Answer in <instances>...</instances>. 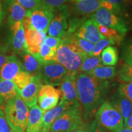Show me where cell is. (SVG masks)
I'll return each mask as SVG.
<instances>
[{
    "instance_id": "cell-1",
    "label": "cell",
    "mask_w": 132,
    "mask_h": 132,
    "mask_svg": "<svg viewBox=\"0 0 132 132\" xmlns=\"http://www.w3.org/2000/svg\"><path fill=\"white\" fill-rule=\"evenodd\" d=\"M78 101L84 121H89L108 95L110 82L100 80L85 73H78L76 79Z\"/></svg>"
},
{
    "instance_id": "cell-2",
    "label": "cell",
    "mask_w": 132,
    "mask_h": 132,
    "mask_svg": "<svg viewBox=\"0 0 132 132\" xmlns=\"http://www.w3.org/2000/svg\"><path fill=\"white\" fill-rule=\"evenodd\" d=\"M88 55L70 38L64 37L56 52L54 61L63 65L68 73H79L82 61Z\"/></svg>"
},
{
    "instance_id": "cell-3",
    "label": "cell",
    "mask_w": 132,
    "mask_h": 132,
    "mask_svg": "<svg viewBox=\"0 0 132 132\" xmlns=\"http://www.w3.org/2000/svg\"><path fill=\"white\" fill-rule=\"evenodd\" d=\"M4 112L6 119L11 129L24 132L28 119L29 109L21 98L20 93L6 103Z\"/></svg>"
},
{
    "instance_id": "cell-4",
    "label": "cell",
    "mask_w": 132,
    "mask_h": 132,
    "mask_svg": "<svg viewBox=\"0 0 132 132\" xmlns=\"http://www.w3.org/2000/svg\"><path fill=\"white\" fill-rule=\"evenodd\" d=\"M95 120L98 125L111 132H117L124 127L122 116L109 101H105L95 112Z\"/></svg>"
},
{
    "instance_id": "cell-5",
    "label": "cell",
    "mask_w": 132,
    "mask_h": 132,
    "mask_svg": "<svg viewBox=\"0 0 132 132\" xmlns=\"http://www.w3.org/2000/svg\"><path fill=\"white\" fill-rule=\"evenodd\" d=\"M85 123L81 106L66 111L51 127L50 132H72Z\"/></svg>"
},
{
    "instance_id": "cell-6",
    "label": "cell",
    "mask_w": 132,
    "mask_h": 132,
    "mask_svg": "<svg viewBox=\"0 0 132 132\" xmlns=\"http://www.w3.org/2000/svg\"><path fill=\"white\" fill-rule=\"evenodd\" d=\"M91 18L98 24L118 31L125 36L128 32V27L122 18L105 8H100L91 15Z\"/></svg>"
},
{
    "instance_id": "cell-7",
    "label": "cell",
    "mask_w": 132,
    "mask_h": 132,
    "mask_svg": "<svg viewBox=\"0 0 132 132\" xmlns=\"http://www.w3.org/2000/svg\"><path fill=\"white\" fill-rule=\"evenodd\" d=\"M67 73V69L54 60L43 64L40 72L42 81L53 86L60 85Z\"/></svg>"
},
{
    "instance_id": "cell-8",
    "label": "cell",
    "mask_w": 132,
    "mask_h": 132,
    "mask_svg": "<svg viewBox=\"0 0 132 132\" xmlns=\"http://www.w3.org/2000/svg\"><path fill=\"white\" fill-rule=\"evenodd\" d=\"M56 11L40 4L36 9L31 11L29 15L30 26L40 32H47L49 25L55 15Z\"/></svg>"
},
{
    "instance_id": "cell-9",
    "label": "cell",
    "mask_w": 132,
    "mask_h": 132,
    "mask_svg": "<svg viewBox=\"0 0 132 132\" xmlns=\"http://www.w3.org/2000/svg\"><path fill=\"white\" fill-rule=\"evenodd\" d=\"M69 17L70 11L66 4L57 10L48 29L49 36L60 39L65 37L68 29Z\"/></svg>"
},
{
    "instance_id": "cell-10",
    "label": "cell",
    "mask_w": 132,
    "mask_h": 132,
    "mask_svg": "<svg viewBox=\"0 0 132 132\" xmlns=\"http://www.w3.org/2000/svg\"><path fill=\"white\" fill-rule=\"evenodd\" d=\"M60 97L59 89L49 85H42L37 97L38 106L44 112L52 110L57 105Z\"/></svg>"
},
{
    "instance_id": "cell-11",
    "label": "cell",
    "mask_w": 132,
    "mask_h": 132,
    "mask_svg": "<svg viewBox=\"0 0 132 132\" xmlns=\"http://www.w3.org/2000/svg\"><path fill=\"white\" fill-rule=\"evenodd\" d=\"M80 106L79 102H70L61 100L54 108L45 111L43 116V127L42 132H50L51 127L54 122L64 113L74 107Z\"/></svg>"
},
{
    "instance_id": "cell-12",
    "label": "cell",
    "mask_w": 132,
    "mask_h": 132,
    "mask_svg": "<svg viewBox=\"0 0 132 132\" xmlns=\"http://www.w3.org/2000/svg\"><path fill=\"white\" fill-rule=\"evenodd\" d=\"M77 73H68L59 85L61 100L70 102H79L76 86Z\"/></svg>"
},
{
    "instance_id": "cell-13",
    "label": "cell",
    "mask_w": 132,
    "mask_h": 132,
    "mask_svg": "<svg viewBox=\"0 0 132 132\" xmlns=\"http://www.w3.org/2000/svg\"><path fill=\"white\" fill-rule=\"evenodd\" d=\"M11 31L10 45L13 52L20 54L28 50L22 22H18L11 25Z\"/></svg>"
},
{
    "instance_id": "cell-14",
    "label": "cell",
    "mask_w": 132,
    "mask_h": 132,
    "mask_svg": "<svg viewBox=\"0 0 132 132\" xmlns=\"http://www.w3.org/2000/svg\"><path fill=\"white\" fill-rule=\"evenodd\" d=\"M40 74L34 76L31 82L19 91L20 95L28 107H31L37 104L39 90L42 86Z\"/></svg>"
},
{
    "instance_id": "cell-15",
    "label": "cell",
    "mask_w": 132,
    "mask_h": 132,
    "mask_svg": "<svg viewBox=\"0 0 132 132\" xmlns=\"http://www.w3.org/2000/svg\"><path fill=\"white\" fill-rule=\"evenodd\" d=\"M75 34L77 37L89 41L94 44L101 39H105L99 31L98 23L92 18L86 20Z\"/></svg>"
},
{
    "instance_id": "cell-16",
    "label": "cell",
    "mask_w": 132,
    "mask_h": 132,
    "mask_svg": "<svg viewBox=\"0 0 132 132\" xmlns=\"http://www.w3.org/2000/svg\"><path fill=\"white\" fill-rule=\"evenodd\" d=\"M24 29L28 52L33 55H37L41 45L46 38V33L38 31L31 27Z\"/></svg>"
},
{
    "instance_id": "cell-17",
    "label": "cell",
    "mask_w": 132,
    "mask_h": 132,
    "mask_svg": "<svg viewBox=\"0 0 132 132\" xmlns=\"http://www.w3.org/2000/svg\"><path fill=\"white\" fill-rule=\"evenodd\" d=\"M24 70L21 61L14 55H11L0 69V80L12 81L20 71Z\"/></svg>"
},
{
    "instance_id": "cell-18",
    "label": "cell",
    "mask_w": 132,
    "mask_h": 132,
    "mask_svg": "<svg viewBox=\"0 0 132 132\" xmlns=\"http://www.w3.org/2000/svg\"><path fill=\"white\" fill-rule=\"evenodd\" d=\"M103 0H82L75 1L72 7L73 13L77 15L87 16L93 14L100 8L103 7Z\"/></svg>"
},
{
    "instance_id": "cell-19",
    "label": "cell",
    "mask_w": 132,
    "mask_h": 132,
    "mask_svg": "<svg viewBox=\"0 0 132 132\" xmlns=\"http://www.w3.org/2000/svg\"><path fill=\"white\" fill-rule=\"evenodd\" d=\"M9 11L8 23L10 26L18 22H22L27 16H29L31 11H28L22 7L15 0H5Z\"/></svg>"
},
{
    "instance_id": "cell-20",
    "label": "cell",
    "mask_w": 132,
    "mask_h": 132,
    "mask_svg": "<svg viewBox=\"0 0 132 132\" xmlns=\"http://www.w3.org/2000/svg\"><path fill=\"white\" fill-rule=\"evenodd\" d=\"M109 102L120 114L125 123L132 113V103L118 91L113 94Z\"/></svg>"
},
{
    "instance_id": "cell-21",
    "label": "cell",
    "mask_w": 132,
    "mask_h": 132,
    "mask_svg": "<svg viewBox=\"0 0 132 132\" xmlns=\"http://www.w3.org/2000/svg\"><path fill=\"white\" fill-rule=\"evenodd\" d=\"M45 112L39 108L38 105L30 108L26 125V132H42L43 116Z\"/></svg>"
},
{
    "instance_id": "cell-22",
    "label": "cell",
    "mask_w": 132,
    "mask_h": 132,
    "mask_svg": "<svg viewBox=\"0 0 132 132\" xmlns=\"http://www.w3.org/2000/svg\"><path fill=\"white\" fill-rule=\"evenodd\" d=\"M19 89L11 80H0V106H5L19 94Z\"/></svg>"
},
{
    "instance_id": "cell-23",
    "label": "cell",
    "mask_w": 132,
    "mask_h": 132,
    "mask_svg": "<svg viewBox=\"0 0 132 132\" xmlns=\"http://www.w3.org/2000/svg\"><path fill=\"white\" fill-rule=\"evenodd\" d=\"M20 54L22 59V63L24 70L32 76H36L40 74L42 64L35 56L31 54L28 50Z\"/></svg>"
},
{
    "instance_id": "cell-24",
    "label": "cell",
    "mask_w": 132,
    "mask_h": 132,
    "mask_svg": "<svg viewBox=\"0 0 132 132\" xmlns=\"http://www.w3.org/2000/svg\"><path fill=\"white\" fill-rule=\"evenodd\" d=\"M116 69L114 66L102 65L94 69L88 75L100 80L109 81L114 78Z\"/></svg>"
},
{
    "instance_id": "cell-25",
    "label": "cell",
    "mask_w": 132,
    "mask_h": 132,
    "mask_svg": "<svg viewBox=\"0 0 132 132\" xmlns=\"http://www.w3.org/2000/svg\"><path fill=\"white\" fill-rule=\"evenodd\" d=\"M103 65L100 56H88L84 59L79 70V73L89 74L97 67Z\"/></svg>"
},
{
    "instance_id": "cell-26",
    "label": "cell",
    "mask_w": 132,
    "mask_h": 132,
    "mask_svg": "<svg viewBox=\"0 0 132 132\" xmlns=\"http://www.w3.org/2000/svg\"><path fill=\"white\" fill-rule=\"evenodd\" d=\"M102 62L103 65L114 66L118 61V50L113 46H108L102 51Z\"/></svg>"
},
{
    "instance_id": "cell-27",
    "label": "cell",
    "mask_w": 132,
    "mask_h": 132,
    "mask_svg": "<svg viewBox=\"0 0 132 132\" xmlns=\"http://www.w3.org/2000/svg\"><path fill=\"white\" fill-rule=\"evenodd\" d=\"M98 28L100 34L103 36L105 39L111 40L114 43V44H119L122 42L125 36L122 35L120 32L115 29L105 27L98 24Z\"/></svg>"
},
{
    "instance_id": "cell-28",
    "label": "cell",
    "mask_w": 132,
    "mask_h": 132,
    "mask_svg": "<svg viewBox=\"0 0 132 132\" xmlns=\"http://www.w3.org/2000/svg\"><path fill=\"white\" fill-rule=\"evenodd\" d=\"M55 54L56 51L53 50L51 48L48 47L44 43H43L39 50V54L34 56L38 58L42 64H43L45 62L54 60Z\"/></svg>"
},
{
    "instance_id": "cell-29",
    "label": "cell",
    "mask_w": 132,
    "mask_h": 132,
    "mask_svg": "<svg viewBox=\"0 0 132 132\" xmlns=\"http://www.w3.org/2000/svg\"><path fill=\"white\" fill-rule=\"evenodd\" d=\"M32 78L33 76L27 73L24 70H22L20 71L15 76L12 81L14 82L19 90H20L30 83L32 80Z\"/></svg>"
},
{
    "instance_id": "cell-30",
    "label": "cell",
    "mask_w": 132,
    "mask_h": 132,
    "mask_svg": "<svg viewBox=\"0 0 132 132\" xmlns=\"http://www.w3.org/2000/svg\"><path fill=\"white\" fill-rule=\"evenodd\" d=\"M67 37L70 38L73 42H74L88 56H91L92 50H93L94 44H92L89 41L85 40L82 38L77 37L75 34L70 36H67Z\"/></svg>"
},
{
    "instance_id": "cell-31",
    "label": "cell",
    "mask_w": 132,
    "mask_h": 132,
    "mask_svg": "<svg viewBox=\"0 0 132 132\" xmlns=\"http://www.w3.org/2000/svg\"><path fill=\"white\" fill-rule=\"evenodd\" d=\"M122 60L124 64L132 66V39H129L123 43L121 52Z\"/></svg>"
},
{
    "instance_id": "cell-32",
    "label": "cell",
    "mask_w": 132,
    "mask_h": 132,
    "mask_svg": "<svg viewBox=\"0 0 132 132\" xmlns=\"http://www.w3.org/2000/svg\"><path fill=\"white\" fill-rule=\"evenodd\" d=\"M118 78L123 82H132V66L123 64L118 72Z\"/></svg>"
},
{
    "instance_id": "cell-33",
    "label": "cell",
    "mask_w": 132,
    "mask_h": 132,
    "mask_svg": "<svg viewBox=\"0 0 132 132\" xmlns=\"http://www.w3.org/2000/svg\"><path fill=\"white\" fill-rule=\"evenodd\" d=\"M112 45H114V43L112 40H109V39H103L98 40V42L94 44L91 56H100V54L102 53V51L105 48L108 47V46H111Z\"/></svg>"
},
{
    "instance_id": "cell-34",
    "label": "cell",
    "mask_w": 132,
    "mask_h": 132,
    "mask_svg": "<svg viewBox=\"0 0 132 132\" xmlns=\"http://www.w3.org/2000/svg\"><path fill=\"white\" fill-rule=\"evenodd\" d=\"M74 1L75 0H42L41 4L50 9L57 11L65 5L67 3Z\"/></svg>"
},
{
    "instance_id": "cell-35",
    "label": "cell",
    "mask_w": 132,
    "mask_h": 132,
    "mask_svg": "<svg viewBox=\"0 0 132 132\" xmlns=\"http://www.w3.org/2000/svg\"><path fill=\"white\" fill-rule=\"evenodd\" d=\"M118 92L132 103V82L122 83L118 87Z\"/></svg>"
},
{
    "instance_id": "cell-36",
    "label": "cell",
    "mask_w": 132,
    "mask_h": 132,
    "mask_svg": "<svg viewBox=\"0 0 132 132\" xmlns=\"http://www.w3.org/2000/svg\"><path fill=\"white\" fill-rule=\"evenodd\" d=\"M28 11H33L41 4L42 0H15Z\"/></svg>"
},
{
    "instance_id": "cell-37",
    "label": "cell",
    "mask_w": 132,
    "mask_h": 132,
    "mask_svg": "<svg viewBox=\"0 0 132 132\" xmlns=\"http://www.w3.org/2000/svg\"><path fill=\"white\" fill-rule=\"evenodd\" d=\"M44 43L46 44L48 47L56 52L57 48L62 43V39L49 36L48 37H46Z\"/></svg>"
},
{
    "instance_id": "cell-38",
    "label": "cell",
    "mask_w": 132,
    "mask_h": 132,
    "mask_svg": "<svg viewBox=\"0 0 132 132\" xmlns=\"http://www.w3.org/2000/svg\"><path fill=\"white\" fill-rule=\"evenodd\" d=\"M11 130L8 124L2 108L0 107V132H11Z\"/></svg>"
},
{
    "instance_id": "cell-39",
    "label": "cell",
    "mask_w": 132,
    "mask_h": 132,
    "mask_svg": "<svg viewBox=\"0 0 132 132\" xmlns=\"http://www.w3.org/2000/svg\"><path fill=\"white\" fill-rule=\"evenodd\" d=\"M106 2L118 6L125 11L127 8L132 4V0H104Z\"/></svg>"
},
{
    "instance_id": "cell-40",
    "label": "cell",
    "mask_w": 132,
    "mask_h": 132,
    "mask_svg": "<svg viewBox=\"0 0 132 132\" xmlns=\"http://www.w3.org/2000/svg\"><path fill=\"white\" fill-rule=\"evenodd\" d=\"M7 47L0 45V69L7 61L9 56L7 54Z\"/></svg>"
},
{
    "instance_id": "cell-41",
    "label": "cell",
    "mask_w": 132,
    "mask_h": 132,
    "mask_svg": "<svg viewBox=\"0 0 132 132\" xmlns=\"http://www.w3.org/2000/svg\"><path fill=\"white\" fill-rule=\"evenodd\" d=\"M89 132H107L106 130L98 125L95 120L89 122Z\"/></svg>"
},
{
    "instance_id": "cell-42",
    "label": "cell",
    "mask_w": 132,
    "mask_h": 132,
    "mask_svg": "<svg viewBox=\"0 0 132 132\" xmlns=\"http://www.w3.org/2000/svg\"><path fill=\"white\" fill-rule=\"evenodd\" d=\"M72 132H89V122L86 123L85 122L81 126Z\"/></svg>"
},
{
    "instance_id": "cell-43",
    "label": "cell",
    "mask_w": 132,
    "mask_h": 132,
    "mask_svg": "<svg viewBox=\"0 0 132 132\" xmlns=\"http://www.w3.org/2000/svg\"><path fill=\"white\" fill-rule=\"evenodd\" d=\"M124 127H125L132 129V113H131L129 118H128V119L127 120V121L125 122V123H124Z\"/></svg>"
},
{
    "instance_id": "cell-44",
    "label": "cell",
    "mask_w": 132,
    "mask_h": 132,
    "mask_svg": "<svg viewBox=\"0 0 132 132\" xmlns=\"http://www.w3.org/2000/svg\"><path fill=\"white\" fill-rule=\"evenodd\" d=\"M5 15V12L3 11V5L1 3V0H0V24L2 22L3 19H4V16Z\"/></svg>"
},
{
    "instance_id": "cell-45",
    "label": "cell",
    "mask_w": 132,
    "mask_h": 132,
    "mask_svg": "<svg viewBox=\"0 0 132 132\" xmlns=\"http://www.w3.org/2000/svg\"><path fill=\"white\" fill-rule=\"evenodd\" d=\"M117 132H132V129L127 127H123L121 130Z\"/></svg>"
},
{
    "instance_id": "cell-46",
    "label": "cell",
    "mask_w": 132,
    "mask_h": 132,
    "mask_svg": "<svg viewBox=\"0 0 132 132\" xmlns=\"http://www.w3.org/2000/svg\"><path fill=\"white\" fill-rule=\"evenodd\" d=\"M11 132H20V131H14V130H11Z\"/></svg>"
},
{
    "instance_id": "cell-47",
    "label": "cell",
    "mask_w": 132,
    "mask_h": 132,
    "mask_svg": "<svg viewBox=\"0 0 132 132\" xmlns=\"http://www.w3.org/2000/svg\"><path fill=\"white\" fill-rule=\"evenodd\" d=\"M82 1V0H75V1Z\"/></svg>"
}]
</instances>
